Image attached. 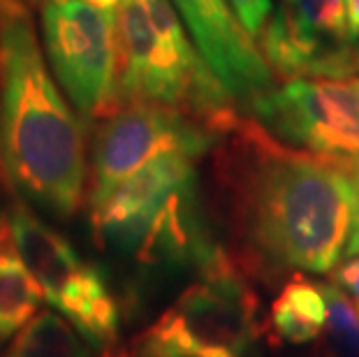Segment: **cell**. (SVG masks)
Segmentation results:
<instances>
[{
	"instance_id": "obj_8",
	"label": "cell",
	"mask_w": 359,
	"mask_h": 357,
	"mask_svg": "<svg viewBox=\"0 0 359 357\" xmlns=\"http://www.w3.org/2000/svg\"><path fill=\"white\" fill-rule=\"evenodd\" d=\"M218 133L179 112L156 105H121L102 119L90 156V195L95 209L128 177L156 158L183 151L202 158L213 147Z\"/></svg>"
},
{
	"instance_id": "obj_22",
	"label": "cell",
	"mask_w": 359,
	"mask_h": 357,
	"mask_svg": "<svg viewBox=\"0 0 359 357\" xmlns=\"http://www.w3.org/2000/svg\"><path fill=\"white\" fill-rule=\"evenodd\" d=\"M28 3H33V0H28Z\"/></svg>"
},
{
	"instance_id": "obj_20",
	"label": "cell",
	"mask_w": 359,
	"mask_h": 357,
	"mask_svg": "<svg viewBox=\"0 0 359 357\" xmlns=\"http://www.w3.org/2000/svg\"><path fill=\"white\" fill-rule=\"evenodd\" d=\"M348 37L359 70V0H348Z\"/></svg>"
},
{
	"instance_id": "obj_6",
	"label": "cell",
	"mask_w": 359,
	"mask_h": 357,
	"mask_svg": "<svg viewBox=\"0 0 359 357\" xmlns=\"http://www.w3.org/2000/svg\"><path fill=\"white\" fill-rule=\"evenodd\" d=\"M44 51L51 74L86 121L118 109L116 12L83 0H44Z\"/></svg>"
},
{
	"instance_id": "obj_9",
	"label": "cell",
	"mask_w": 359,
	"mask_h": 357,
	"mask_svg": "<svg viewBox=\"0 0 359 357\" xmlns=\"http://www.w3.org/2000/svg\"><path fill=\"white\" fill-rule=\"evenodd\" d=\"M259 49L271 70L287 79L359 74L348 37V0H271Z\"/></svg>"
},
{
	"instance_id": "obj_4",
	"label": "cell",
	"mask_w": 359,
	"mask_h": 357,
	"mask_svg": "<svg viewBox=\"0 0 359 357\" xmlns=\"http://www.w3.org/2000/svg\"><path fill=\"white\" fill-rule=\"evenodd\" d=\"M259 337L257 295L220 248L200 281L142 332L135 357H255Z\"/></svg>"
},
{
	"instance_id": "obj_12",
	"label": "cell",
	"mask_w": 359,
	"mask_h": 357,
	"mask_svg": "<svg viewBox=\"0 0 359 357\" xmlns=\"http://www.w3.org/2000/svg\"><path fill=\"white\" fill-rule=\"evenodd\" d=\"M197 161L200 158L193 154L172 151L128 177L102 204L90 209L95 237L100 239L118 227L154 214L172 193L197 179Z\"/></svg>"
},
{
	"instance_id": "obj_3",
	"label": "cell",
	"mask_w": 359,
	"mask_h": 357,
	"mask_svg": "<svg viewBox=\"0 0 359 357\" xmlns=\"http://www.w3.org/2000/svg\"><path fill=\"white\" fill-rule=\"evenodd\" d=\"M116 40L118 107L156 105L218 135L236 126L234 97L202 58L172 0H123Z\"/></svg>"
},
{
	"instance_id": "obj_18",
	"label": "cell",
	"mask_w": 359,
	"mask_h": 357,
	"mask_svg": "<svg viewBox=\"0 0 359 357\" xmlns=\"http://www.w3.org/2000/svg\"><path fill=\"white\" fill-rule=\"evenodd\" d=\"M230 5L243 24V28H246L259 44V37H262V30L271 12V0H230Z\"/></svg>"
},
{
	"instance_id": "obj_7",
	"label": "cell",
	"mask_w": 359,
	"mask_h": 357,
	"mask_svg": "<svg viewBox=\"0 0 359 357\" xmlns=\"http://www.w3.org/2000/svg\"><path fill=\"white\" fill-rule=\"evenodd\" d=\"M248 109L285 147L320 158L359 156V77L287 79Z\"/></svg>"
},
{
	"instance_id": "obj_15",
	"label": "cell",
	"mask_w": 359,
	"mask_h": 357,
	"mask_svg": "<svg viewBox=\"0 0 359 357\" xmlns=\"http://www.w3.org/2000/svg\"><path fill=\"white\" fill-rule=\"evenodd\" d=\"M5 357H88V348L63 316L42 311L12 339Z\"/></svg>"
},
{
	"instance_id": "obj_5",
	"label": "cell",
	"mask_w": 359,
	"mask_h": 357,
	"mask_svg": "<svg viewBox=\"0 0 359 357\" xmlns=\"http://www.w3.org/2000/svg\"><path fill=\"white\" fill-rule=\"evenodd\" d=\"M14 241L44 299L90 346L109 348L118 339V302L100 267L86 262L56 227L26 204L7 211Z\"/></svg>"
},
{
	"instance_id": "obj_13",
	"label": "cell",
	"mask_w": 359,
	"mask_h": 357,
	"mask_svg": "<svg viewBox=\"0 0 359 357\" xmlns=\"http://www.w3.org/2000/svg\"><path fill=\"white\" fill-rule=\"evenodd\" d=\"M42 299L40 285L14 241L10 216L0 211V339L17 337L37 316Z\"/></svg>"
},
{
	"instance_id": "obj_17",
	"label": "cell",
	"mask_w": 359,
	"mask_h": 357,
	"mask_svg": "<svg viewBox=\"0 0 359 357\" xmlns=\"http://www.w3.org/2000/svg\"><path fill=\"white\" fill-rule=\"evenodd\" d=\"M332 161L341 170L343 179H346L348 195H350V234L346 244V255L357 257L359 255V156L332 158Z\"/></svg>"
},
{
	"instance_id": "obj_1",
	"label": "cell",
	"mask_w": 359,
	"mask_h": 357,
	"mask_svg": "<svg viewBox=\"0 0 359 357\" xmlns=\"http://www.w3.org/2000/svg\"><path fill=\"white\" fill-rule=\"evenodd\" d=\"M230 133L225 181L248 260L276 271H332L350 234L348 184L336 163L285 147L253 119Z\"/></svg>"
},
{
	"instance_id": "obj_11",
	"label": "cell",
	"mask_w": 359,
	"mask_h": 357,
	"mask_svg": "<svg viewBox=\"0 0 359 357\" xmlns=\"http://www.w3.org/2000/svg\"><path fill=\"white\" fill-rule=\"evenodd\" d=\"M100 241L149 267H197L204 271L220 253L204 220L197 179L172 193L154 214L104 234Z\"/></svg>"
},
{
	"instance_id": "obj_2",
	"label": "cell",
	"mask_w": 359,
	"mask_h": 357,
	"mask_svg": "<svg viewBox=\"0 0 359 357\" xmlns=\"http://www.w3.org/2000/svg\"><path fill=\"white\" fill-rule=\"evenodd\" d=\"M0 167L26 200L53 216L79 209L83 130L49 72L26 0H0Z\"/></svg>"
},
{
	"instance_id": "obj_14",
	"label": "cell",
	"mask_w": 359,
	"mask_h": 357,
	"mask_svg": "<svg viewBox=\"0 0 359 357\" xmlns=\"http://www.w3.org/2000/svg\"><path fill=\"white\" fill-rule=\"evenodd\" d=\"M271 325L290 344H309L327 325V297L323 285L294 276L283 285L271 304Z\"/></svg>"
},
{
	"instance_id": "obj_19",
	"label": "cell",
	"mask_w": 359,
	"mask_h": 357,
	"mask_svg": "<svg viewBox=\"0 0 359 357\" xmlns=\"http://www.w3.org/2000/svg\"><path fill=\"white\" fill-rule=\"evenodd\" d=\"M332 283L341 290H348L355 299H359V255L348 257L341 264H336Z\"/></svg>"
},
{
	"instance_id": "obj_16",
	"label": "cell",
	"mask_w": 359,
	"mask_h": 357,
	"mask_svg": "<svg viewBox=\"0 0 359 357\" xmlns=\"http://www.w3.org/2000/svg\"><path fill=\"white\" fill-rule=\"evenodd\" d=\"M327 297V341L336 357H359V311L334 283L323 285Z\"/></svg>"
},
{
	"instance_id": "obj_10",
	"label": "cell",
	"mask_w": 359,
	"mask_h": 357,
	"mask_svg": "<svg viewBox=\"0 0 359 357\" xmlns=\"http://www.w3.org/2000/svg\"><path fill=\"white\" fill-rule=\"evenodd\" d=\"M195 47L234 97L253 105L276 86L269 60L234 14L230 0H172Z\"/></svg>"
},
{
	"instance_id": "obj_21",
	"label": "cell",
	"mask_w": 359,
	"mask_h": 357,
	"mask_svg": "<svg viewBox=\"0 0 359 357\" xmlns=\"http://www.w3.org/2000/svg\"><path fill=\"white\" fill-rule=\"evenodd\" d=\"M58 3H63V0H58ZM83 3H88V5H93V0H83Z\"/></svg>"
}]
</instances>
